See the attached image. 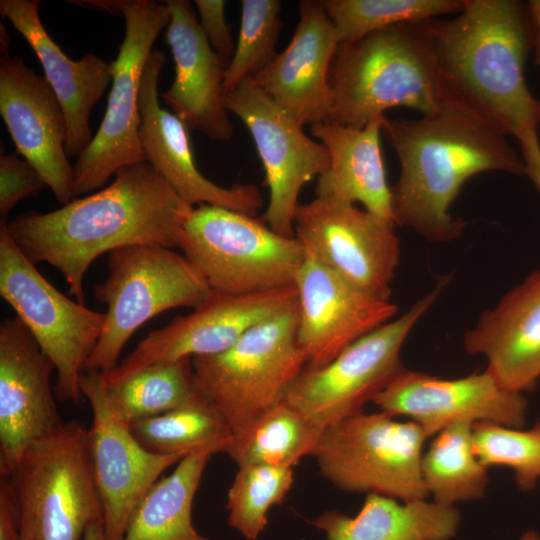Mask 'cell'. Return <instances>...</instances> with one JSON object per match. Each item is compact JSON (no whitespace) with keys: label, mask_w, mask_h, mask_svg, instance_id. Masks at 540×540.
<instances>
[{"label":"cell","mask_w":540,"mask_h":540,"mask_svg":"<svg viewBox=\"0 0 540 540\" xmlns=\"http://www.w3.org/2000/svg\"><path fill=\"white\" fill-rule=\"evenodd\" d=\"M114 176L109 186L57 210L25 212L7 222L10 236L28 259L61 272L82 304L85 275L98 256L136 244L178 248L193 209L147 161Z\"/></svg>","instance_id":"obj_1"},{"label":"cell","mask_w":540,"mask_h":540,"mask_svg":"<svg viewBox=\"0 0 540 540\" xmlns=\"http://www.w3.org/2000/svg\"><path fill=\"white\" fill-rule=\"evenodd\" d=\"M420 27L444 102L514 136L520 147L539 142L537 99L524 74L535 37L527 4L466 0L455 17Z\"/></svg>","instance_id":"obj_2"},{"label":"cell","mask_w":540,"mask_h":540,"mask_svg":"<svg viewBox=\"0 0 540 540\" xmlns=\"http://www.w3.org/2000/svg\"><path fill=\"white\" fill-rule=\"evenodd\" d=\"M382 131L400 163L391 187L394 221L431 241L463 232L466 223L450 207L469 178L487 171L526 175L506 135L448 101L415 120L385 116Z\"/></svg>","instance_id":"obj_3"},{"label":"cell","mask_w":540,"mask_h":540,"mask_svg":"<svg viewBox=\"0 0 540 540\" xmlns=\"http://www.w3.org/2000/svg\"><path fill=\"white\" fill-rule=\"evenodd\" d=\"M328 84L329 120L354 128H363L389 109L406 107L426 114L444 102L420 22L339 43Z\"/></svg>","instance_id":"obj_4"},{"label":"cell","mask_w":540,"mask_h":540,"mask_svg":"<svg viewBox=\"0 0 540 540\" xmlns=\"http://www.w3.org/2000/svg\"><path fill=\"white\" fill-rule=\"evenodd\" d=\"M24 540H83L103 522L89 445V427L63 421L35 441L8 476Z\"/></svg>","instance_id":"obj_5"},{"label":"cell","mask_w":540,"mask_h":540,"mask_svg":"<svg viewBox=\"0 0 540 540\" xmlns=\"http://www.w3.org/2000/svg\"><path fill=\"white\" fill-rule=\"evenodd\" d=\"M297 325L298 302L248 330L230 348L192 358L197 394L224 418L233 436L284 400L306 367Z\"/></svg>","instance_id":"obj_6"},{"label":"cell","mask_w":540,"mask_h":540,"mask_svg":"<svg viewBox=\"0 0 540 540\" xmlns=\"http://www.w3.org/2000/svg\"><path fill=\"white\" fill-rule=\"evenodd\" d=\"M108 268L106 280L93 289L95 297L107 305V312L84 372L113 370L123 347L144 323L173 308H196L212 292L184 255L160 245L136 244L112 250Z\"/></svg>","instance_id":"obj_7"},{"label":"cell","mask_w":540,"mask_h":540,"mask_svg":"<svg viewBox=\"0 0 540 540\" xmlns=\"http://www.w3.org/2000/svg\"><path fill=\"white\" fill-rule=\"evenodd\" d=\"M213 291L246 295L295 286L306 258L301 242L262 219L222 207H193L178 247Z\"/></svg>","instance_id":"obj_8"},{"label":"cell","mask_w":540,"mask_h":540,"mask_svg":"<svg viewBox=\"0 0 540 540\" xmlns=\"http://www.w3.org/2000/svg\"><path fill=\"white\" fill-rule=\"evenodd\" d=\"M427 438L413 421L360 412L326 427L313 457L320 474L340 490L426 499L421 459Z\"/></svg>","instance_id":"obj_9"},{"label":"cell","mask_w":540,"mask_h":540,"mask_svg":"<svg viewBox=\"0 0 540 540\" xmlns=\"http://www.w3.org/2000/svg\"><path fill=\"white\" fill-rule=\"evenodd\" d=\"M0 295L53 363L57 398L79 403L80 378L102 333L105 313L58 291L17 246L6 221L0 224Z\"/></svg>","instance_id":"obj_10"},{"label":"cell","mask_w":540,"mask_h":540,"mask_svg":"<svg viewBox=\"0 0 540 540\" xmlns=\"http://www.w3.org/2000/svg\"><path fill=\"white\" fill-rule=\"evenodd\" d=\"M125 35L111 62L112 87L103 120L73 165L74 197L96 191L120 169L146 161L140 139L138 98L152 46L170 22L167 5L152 0H121Z\"/></svg>","instance_id":"obj_11"},{"label":"cell","mask_w":540,"mask_h":540,"mask_svg":"<svg viewBox=\"0 0 540 540\" xmlns=\"http://www.w3.org/2000/svg\"><path fill=\"white\" fill-rule=\"evenodd\" d=\"M447 283L442 278L406 313L362 336L328 364L306 366L285 400L321 429L363 412L404 368L400 353L405 340Z\"/></svg>","instance_id":"obj_12"},{"label":"cell","mask_w":540,"mask_h":540,"mask_svg":"<svg viewBox=\"0 0 540 540\" xmlns=\"http://www.w3.org/2000/svg\"><path fill=\"white\" fill-rule=\"evenodd\" d=\"M228 112L248 128L265 171L269 203L262 220L278 234L294 237L302 188L330 165L327 148L251 79L225 95Z\"/></svg>","instance_id":"obj_13"},{"label":"cell","mask_w":540,"mask_h":540,"mask_svg":"<svg viewBox=\"0 0 540 540\" xmlns=\"http://www.w3.org/2000/svg\"><path fill=\"white\" fill-rule=\"evenodd\" d=\"M395 227L352 203L320 197L299 204L294 216L307 255L384 300L400 258Z\"/></svg>","instance_id":"obj_14"},{"label":"cell","mask_w":540,"mask_h":540,"mask_svg":"<svg viewBox=\"0 0 540 540\" xmlns=\"http://www.w3.org/2000/svg\"><path fill=\"white\" fill-rule=\"evenodd\" d=\"M297 302L295 286L246 295L212 290L191 313L150 332L113 370L102 373L103 383L116 384L157 362L220 353Z\"/></svg>","instance_id":"obj_15"},{"label":"cell","mask_w":540,"mask_h":540,"mask_svg":"<svg viewBox=\"0 0 540 540\" xmlns=\"http://www.w3.org/2000/svg\"><path fill=\"white\" fill-rule=\"evenodd\" d=\"M80 388L92 412L90 455L103 508L105 540H123L140 500L165 470L186 455H159L144 448L112 410L101 372H83Z\"/></svg>","instance_id":"obj_16"},{"label":"cell","mask_w":540,"mask_h":540,"mask_svg":"<svg viewBox=\"0 0 540 540\" xmlns=\"http://www.w3.org/2000/svg\"><path fill=\"white\" fill-rule=\"evenodd\" d=\"M372 402L392 417L411 418L427 437L460 422L523 428L528 406L523 394L502 387L488 370L442 379L405 367Z\"/></svg>","instance_id":"obj_17"},{"label":"cell","mask_w":540,"mask_h":540,"mask_svg":"<svg viewBox=\"0 0 540 540\" xmlns=\"http://www.w3.org/2000/svg\"><path fill=\"white\" fill-rule=\"evenodd\" d=\"M55 369L16 316L0 326V475L62 423L51 386Z\"/></svg>","instance_id":"obj_18"},{"label":"cell","mask_w":540,"mask_h":540,"mask_svg":"<svg viewBox=\"0 0 540 540\" xmlns=\"http://www.w3.org/2000/svg\"><path fill=\"white\" fill-rule=\"evenodd\" d=\"M294 285L297 342L308 367L328 364L353 342L389 322L398 310L391 300L356 286L307 253Z\"/></svg>","instance_id":"obj_19"},{"label":"cell","mask_w":540,"mask_h":540,"mask_svg":"<svg viewBox=\"0 0 540 540\" xmlns=\"http://www.w3.org/2000/svg\"><path fill=\"white\" fill-rule=\"evenodd\" d=\"M0 114L17 152L42 176L57 201L74 199L63 108L44 76L19 56L0 55Z\"/></svg>","instance_id":"obj_20"},{"label":"cell","mask_w":540,"mask_h":540,"mask_svg":"<svg viewBox=\"0 0 540 540\" xmlns=\"http://www.w3.org/2000/svg\"><path fill=\"white\" fill-rule=\"evenodd\" d=\"M166 63L164 53L152 50L144 67L139 88L140 139L146 161L189 206L211 205L254 216L263 197L253 184L222 187L198 170L189 130L159 104L158 81Z\"/></svg>","instance_id":"obj_21"},{"label":"cell","mask_w":540,"mask_h":540,"mask_svg":"<svg viewBox=\"0 0 540 540\" xmlns=\"http://www.w3.org/2000/svg\"><path fill=\"white\" fill-rule=\"evenodd\" d=\"M165 4L170 11L165 38L175 78L161 98L189 131L228 141L233 126L224 102V80L230 60L211 47L189 1L167 0Z\"/></svg>","instance_id":"obj_22"},{"label":"cell","mask_w":540,"mask_h":540,"mask_svg":"<svg viewBox=\"0 0 540 540\" xmlns=\"http://www.w3.org/2000/svg\"><path fill=\"white\" fill-rule=\"evenodd\" d=\"M339 43L321 0H302L287 47L251 80L302 126L329 120L328 77Z\"/></svg>","instance_id":"obj_23"},{"label":"cell","mask_w":540,"mask_h":540,"mask_svg":"<svg viewBox=\"0 0 540 540\" xmlns=\"http://www.w3.org/2000/svg\"><path fill=\"white\" fill-rule=\"evenodd\" d=\"M464 349L488 360V370L505 389L521 393L540 380V270L483 312L464 334Z\"/></svg>","instance_id":"obj_24"},{"label":"cell","mask_w":540,"mask_h":540,"mask_svg":"<svg viewBox=\"0 0 540 540\" xmlns=\"http://www.w3.org/2000/svg\"><path fill=\"white\" fill-rule=\"evenodd\" d=\"M40 1L1 0L0 13L10 20L37 55L44 77L57 96L67 122L68 157L79 156L92 135L90 114L112 82L111 62L89 53L70 59L47 33L39 16Z\"/></svg>","instance_id":"obj_25"},{"label":"cell","mask_w":540,"mask_h":540,"mask_svg":"<svg viewBox=\"0 0 540 540\" xmlns=\"http://www.w3.org/2000/svg\"><path fill=\"white\" fill-rule=\"evenodd\" d=\"M384 118L377 117L363 128L331 120L311 126V134L330 155L328 169L317 177L315 197L359 202L366 211L396 225L380 146Z\"/></svg>","instance_id":"obj_26"},{"label":"cell","mask_w":540,"mask_h":540,"mask_svg":"<svg viewBox=\"0 0 540 540\" xmlns=\"http://www.w3.org/2000/svg\"><path fill=\"white\" fill-rule=\"evenodd\" d=\"M460 520L455 506L368 493L353 517L328 510L308 522L322 531L326 540H451Z\"/></svg>","instance_id":"obj_27"},{"label":"cell","mask_w":540,"mask_h":540,"mask_svg":"<svg viewBox=\"0 0 540 540\" xmlns=\"http://www.w3.org/2000/svg\"><path fill=\"white\" fill-rule=\"evenodd\" d=\"M213 449L192 451L160 477L132 512L123 540H211L192 521V506Z\"/></svg>","instance_id":"obj_28"},{"label":"cell","mask_w":540,"mask_h":540,"mask_svg":"<svg viewBox=\"0 0 540 540\" xmlns=\"http://www.w3.org/2000/svg\"><path fill=\"white\" fill-rule=\"evenodd\" d=\"M323 430L284 399L233 436L226 454L238 467L293 468L304 457L314 455Z\"/></svg>","instance_id":"obj_29"},{"label":"cell","mask_w":540,"mask_h":540,"mask_svg":"<svg viewBox=\"0 0 540 540\" xmlns=\"http://www.w3.org/2000/svg\"><path fill=\"white\" fill-rule=\"evenodd\" d=\"M421 474L433 501L454 506L484 497L488 468L473 448L472 424L460 422L439 432L422 455Z\"/></svg>","instance_id":"obj_30"},{"label":"cell","mask_w":540,"mask_h":540,"mask_svg":"<svg viewBox=\"0 0 540 540\" xmlns=\"http://www.w3.org/2000/svg\"><path fill=\"white\" fill-rule=\"evenodd\" d=\"M105 392L112 410L128 425L200 398L193 383L192 358L151 364L105 386Z\"/></svg>","instance_id":"obj_31"},{"label":"cell","mask_w":540,"mask_h":540,"mask_svg":"<svg viewBox=\"0 0 540 540\" xmlns=\"http://www.w3.org/2000/svg\"><path fill=\"white\" fill-rule=\"evenodd\" d=\"M130 431L148 451L184 454L201 448L227 453L233 432L224 418L201 397L180 408L132 422Z\"/></svg>","instance_id":"obj_32"},{"label":"cell","mask_w":540,"mask_h":540,"mask_svg":"<svg viewBox=\"0 0 540 540\" xmlns=\"http://www.w3.org/2000/svg\"><path fill=\"white\" fill-rule=\"evenodd\" d=\"M339 42L357 40L402 23H419L459 13L466 0H321Z\"/></svg>","instance_id":"obj_33"},{"label":"cell","mask_w":540,"mask_h":540,"mask_svg":"<svg viewBox=\"0 0 540 540\" xmlns=\"http://www.w3.org/2000/svg\"><path fill=\"white\" fill-rule=\"evenodd\" d=\"M293 468L263 464L239 466L227 493V522L247 540H257L268 524L267 513L286 498Z\"/></svg>","instance_id":"obj_34"},{"label":"cell","mask_w":540,"mask_h":540,"mask_svg":"<svg viewBox=\"0 0 540 540\" xmlns=\"http://www.w3.org/2000/svg\"><path fill=\"white\" fill-rule=\"evenodd\" d=\"M281 6L279 0L241 1L240 31L225 73V94L252 79L277 55L275 47L283 26Z\"/></svg>","instance_id":"obj_35"},{"label":"cell","mask_w":540,"mask_h":540,"mask_svg":"<svg viewBox=\"0 0 540 540\" xmlns=\"http://www.w3.org/2000/svg\"><path fill=\"white\" fill-rule=\"evenodd\" d=\"M472 438L474 452L485 467H509L519 489L536 487L540 479V420L528 430L478 422L472 425Z\"/></svg>","instance_id":"obj_36"},{"label":"cell","mask_w":540,"mask_h":540,"mask_svg":"<svg viewBox=\"0 0 540 540\" xmlns=\"http://www.w3.org/2000/svg\"><path fill=\"white\" fill-rule=\"evenodd\" d=\"M47 186L39 172L17 153L0 156V216L7 215L21 200L34 196Z\"/></svg>","instance_id":"obj_37"},{"label":"cell","mask_w":540,"mask_h":540,"mask_svg":"<svg viewBox=\"0 0 540 540\" xmlns=\"http://www.w3.org/2000/svg\"><path fill=\"white\" fill-rule=\"evenodd\" d=\"M223 0H196L199 24L215 52L230 60L234 54V40L225 20Z\"/></svg>","instance_id":"obj_38"},{"label":"cell","mask_w":540,"mask_h":540,"mask_svg":"<svg viewBox=\"0 0 540 540\" xmlns=\"http://www.w3.org/2000/svg\"><path fill=\"white\" fill-rule=\"evenodd\" d=\"M19 512L8 477L0 480V540H19Z\"/></svg>","instance_id":"obj_39"},{"label":"cell","mask_w":540,"mask_h":540,"mask_svg":"<svg viewBox=\"0 0 540 540\" xmlns=\"http://www.w3.org/2000/svg\"><path fill=\"white\" fill-rule=\"evenodd\" d=\"M526 175L540 192V142L521 147Z\"/></svg>","instance_id":"obj_40"},{"label":"cell","mask_w":540,"mask_h":540,"mask_svg":"<svg viewBox=\"0 0 540 540\" xmlns=\"http://www.w3.org/2000/svg\"><path fill=\"white\" fill-rule=\"evenodd\" d=\"M527 7L534 27L535 63L540 68V0H530Z\"/></svg>","instance_id":"obj_41"},{"label":"cell","mask_w":540,"mask_h":540,"mask_svg":"<svg viewBox=\"0 0 540 540\" xmlns=\"http://www.w3.org/2000/svg\"><path fill=\"white\" fill-rule=\"evenodd\" d=\"M83 540H105L103 522L95 523L88 527Z\"/></svg>","instance_id":"obj_42"},{"label":"cell","mask_w":540,"mask_h":540,"mask_svg":"<svg viewBox=\"0 0 540 540\" xmlns=\"http://www.w3.org/2000/svg\"><path fill=\"white\" fill-rule=\"evenodd\" d=\"M519 540H540V535L535 530L525 531L519 538Z\"/></svg>","instance_id":"obj_43"},{"label":"cell","mask_w":540,"mask_h":540,"mask_svg":"<svg viewBox=\"0 0 540 540\" xmlns=\"http://www.w3.org/2000/svg\"><path fill=\"white\" fill-rule=\"evenodd\" d=\"M536 117H537L538 125H540V99L537 100V103H536Z\"/></svg>","instance_id":"obj_44"},{"label":"cell","mask_w":540,"mask_h":540,"mask_svg":"<svg viewBox=\"0 0 540 540\" xmlns=\"http://www.w3.org/2000/svg\"><path fill=\"white\" fill-rule=\"evenodd\" d=\"M19 540H24V539L20 536Z\"/></svg>","instance_id":"obj_45"}]
</instances>
